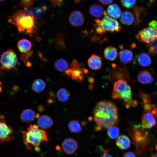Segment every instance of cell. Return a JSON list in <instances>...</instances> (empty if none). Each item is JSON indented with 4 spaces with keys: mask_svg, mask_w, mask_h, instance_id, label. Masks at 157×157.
Listing matches in <instances>:
<instances>
[{
    "mask_svg": "<svg viewBox=\"0 0 157 157\" xmlns=\"http://www.w3.org/2000/svg\"><path fill=\"white\" fill-rule=\"evenodd\" d=\"M155 116L151 113L144 111L141 118V126L144 129L151 128L155 125L156 121Z\"/></svg>",
    "mask_w": 157,
    "mask_h": 157,
    "instance_id": "8fae6325",
    "label": "cell"
},
{
    "mask_svg": "<svg viewBox=\"0 0 157 157\" xmlns=\"http://www.w3.org/2000/svg\"><path fill=\"white\" fill-rule=\"evenodd\" d=\"M107 15L110 17L117 19L119 18L121 14V10L119 6L116 4L113 3L108 6L106 10Z\"/></svg>",
    "mask_w": 157,
    "mask_h": 157,
    "instance_id": "ac0fdd59",
    "label": "cell"
},
{
    "mask_svg": "<svg viewBox=\"0 0 157 157\" xmlns=\"http://www.w3.org/2000/svg\"><path fill=\"white\" fill-rule=\"evenodd\" d=\"M131 127L128 132L136 146L135 153L138 157H143V154L145 157L144 154H147V147H149L148 145L150 143L151 136L140 124H134Z\"/></svg>",
    "mask_w": 157,
    "mask_h": 157,
    "instance_id": "3957f363",
    "label": "cell"
},
{
    "mask_svg": "<svg viewBox=\"0 0 157 157\" xmlns=\"http://www.w3.org/2000/svg\"></svg>",
    "mask_w": 157,
    "mask_h": 157,
    "instance_id": "c3c4849f",
    "label": "cell"
},
{
    "mask_svg": "<svg viewBox=\"0 0 157 157\" xmlns=\"http://www.w3.org/2000/svg\"><path fill=\"white\" fill-rule=\"evenodd\" d=\"M122 157H136L135 154L131 152H127L125 153Z\"/></svg>",
    "mask_w": 157,
    "mask_h": 157,
    "instance_id": "b9f144b4",
    "label": "cell"
},
{
    "mask_svg": "<svg viewBox=\"0 0 157 157\" xmlns=\"http://www.w3.org/2000/svg\"><path fill=\"white\" fill-rule=\"evenodd\" d=\"M68 127L70 132L73 133H80L82 130L79 122L78 120H73L70 121Z\"/></svg>",
    "mask_w": 157,
    "mask_h": 157,
    "instance_id": "f546056e",
    "label": "cell"
},
{
    "mask_svg": "<svg viewBox=\"0 0 157 157\" xmlns=\"http://www.w3.org/2000/svg\"><path fill=\"white\" fill-rule=\"evenodd\" d=\"M37 109L38 111L40 112H43L44 110V108L43 106L41 105L38 106V107Z\"/></svg>",
    "mask_w": 157,
    "mask_h": 157,
    "instance_id": "f6af8a7d",
    "label": "cell"
},
{
    "mask_svg": "<svg viewBox=\"0 0 157 157\" xmlns=\"http://www.w3.org/2000/svg\"><path fill=\"white\" fill-rule=\"evenodd\" d=\"M119 57L120 62L123 64H127L131 62L133 59V54L129 49L122 50L119 53Z\"/></svg>",
    "mask_w": 157,
    "mask_h": 157,
    "instance_id": "e0dca14e",
    "label": "cell"
},
{
    "mask_svg": "<svg viewBox=\"0 0 157 157\" xmlns=\"http://www.w3.org/2000/svg\"><path fill=\"white\" fill-rule=\"evenodd\" d=\"M8 22L16 27L19 33H24L30 37L33 36L38 29L36 17L31 12L25 9L14 13Z\"/></svg>",
    "mask_w": 157,
    "mask_h": 157,
    "instance_id": "7a4b0ae2",
    "label": "cell"
},
{
    "mask_svg": "<svg viewBox=\"0 0 157 157\" xmlns=\"http://www.w3.org/2000/svg\"><path fill=\"white\" fill-rule=\"evenodd\" d=\"M138 64L142 67H146L149 66L151 63V60L148 55L143 53L140 54L137 58Z\"/></svg>",
    "mask_w": 157,
    "mask_h": 157,
    "instance_id": "484cf974",
    "label": "cell"
},
{
    "mask_svg": "<svg viewBox=\"0 0 157 157\" xmlns=\"http://www.w3.org/2000/svg\"><path fill=\"white\" fill-rule=\"evenodd\" d=\"M149 26L157 30V21H156L152 20L149 23Z\"/></svg>",
    "mask_w": 157,
    "mask_h": 157,
    "instance_id": "60d3db41",
    "label": "cell"
},
{
    "mask_svg": "<svg viewBox=\"0 0 157 157\" xmlns=\"http://www.w3.org/2000/svg\"><path fill=\"white\" fill-rule=\"evenodd\" d=\"M136 38L139 41L149 45L157 40V30L150 26L146 27L138 31Z\"/></svg>",
    "mask_w": 157,
    "mask_h": 157,
    "instance_id": "52a82bcc",
    "label": "cell"
},
{
    "mask_svg": "<svg viewBox=\"0 0 157 157\" xmlns=\"http://www.w3.org/2000/svg\"><path fill=\"white\" fill-rule=\"evenodd\" d=\"M83 64L79 63L76 59H74L70 63L68 69L65 72V74L72 79L77 81H82L83 80L84 74L83 70L81 68Z\"/></svg>",
    "mask_w": 157,
    "mask_h": 157,
    "instance_id": "ba28073f",
    "label": "cell"
},
{
    "mask_svg": "<svg viewBox=\"0 0 157 157\" xmlns=\"http://www.w3.org/2000/svg\"><path fill=\"white\" fill-rule=\"evenodd\" d=\"M38 126L43 130L50 129L53 124L52 119L49 116L42 115L39 117L37 121Z\"/></svg>",
    "mask_w": 157,
    "mask_h": 157,
    "instance_id": "5bb4252c",
    "label": "cell"
},
{
    "mask_svg": "<svg viewBox=\"0 0 157 157\" xmlns=\"http://www.w3.org/2000/svg\"><path fill=\"white\" fill-rule=\"evenodd\" d=\"M139 95L142 100V105L151 104V100L150 94H147L141 90H140Z\"/></svg>",
    "mask_w": 157,
    "mask_h": 157,
    "instance_id": "e575fe53",
    "label": "cell"
},
{
    "mask_svg": "<svg viewBox=\"0 0 157 157\" xmlns=\"http://www.w3.org/2000/svg\"><path fill=\"white\" fill-rule=\"evenodd\" d=\"M116 144L121 150H124L128 149L131 145V141L129 138L124 135H122L117 138Z\"/></svg>",
    "mask_w": 157,
    "mask_h": 157,
    "instance_id": "44dd1931",
    "label": "cell"
},
{
    "mask_svg": "<svg viewBox=\"0 0 157 157\" xmlns=\"http://www.w3.org/2000/svg\"><path fill=\"white\" fill-rule=\"evenodd\" d=\"M144 111L149 112L152 113L156 117H157V108L155 104H151L142 105Z\"/></svg>",
    "mask_w": 157,
    "mask_h": 157,
    "instance_id": "836d02e7",
    "label": "cell"
},
{
    "mask_svg": "<svg viewBox=\"0 0 157 157\" xmlns=\"http://www.w3.org/2000/svg\"><path fill=\"white\" fill-rule=\"evenodd\" d=\"M69 65L66 60L63 58H60L56 60L53 64L55 69L58 72H65L68 69Z\"/></svg>",
    "mask_w": 157,
    "mask_h": 157,
    "instance_id": "d4e9b609",
    "label": "cell"
},
{
    "mask_svg": "<svg viewBox=\"0 0 157 157\" xmlns=\"http://www.w3.org/2000/svg\"><path fill=\"white\" fill-rule=\"evenodd\" d=\"M104 58L107 60L112 61L116 58L117 55V49L112 46L106 47L104 51Z\"/></svg>",
    "mask_w": 157,
    "mask_h": 157,
    "instance_id": "603a6c76",
    "label": "cell"
},
{
    "mask_svg": "<svg viewBox=\"0 0 157 157\" xmlns=\"http://www.w3.org/2000/svg\"><path fill=\"white\" fill-rule=\"evenodd\" d=\"M46 86L45 82L42 79L38 78L35 80L32 84V89L35 92L39 93L43 91Z\"/></svg>",
    "mask_w": 157,
    "mask_h": 157,
    "instance_id": "4316f807",
    "label": "cell"
},
{
    "mask_svg": "<svg viewBox=\"0 0 157 157\" xmlns=\"http://www.w3.org/2000/svg\"><path fill=\"white\" fill-rule=\"evenodd\" d=\"M85 19L81 11L75 10L72 12L70 15L69 22L72 25L75 27H78L82 25Z\"/></svg>",
    "mask_w": 157,
    "mask_h": 157,
    "instance_id": "4fadbf2b",
    "label": "cell"
},
{
    "mask_svg": "<svg viewBox=\"0 0 157 157\" xmlns=\"http://www.w3.org/2000/svg\"><path fill=\"white\" fill-rule=\"evenodd\" d=\"M104 15V17L101 20L98 19L95 20V25L99 26L104 33L106 31L113 32L120 31L121 27L117 20L108 16L105 10Z\"/></svg>",
    "mask_w": 157,
    "mask_h": 157,
    "instance_id": "8992f818",
    "label": "cell"
},
{
    "mask_svg": "<svg viewBox=\"0 0 157 157\" xmlns=\"http://www.w3.org/2000/svg\"><path fill=\"white\" fill-rule=\"evenodd\" d=\"M88 63L89 67L92 69L97 70L101 68L102 66L101 59L100 57L92 54L89 58Z\"/></svg>",
    "mask_w": 157,
    "mask_h": 157,
    "instance_id": "2e32d148",
    "label": "cell"
},
{
    "mask_svg": "<svg viewBox=\"0 0 157 157\" xmlns=\"http://www.w3.org/2000/svg\"><path fill=\"white\" fill-rule=\"evenodd\" d=\"M54 6H60L62 5L63 0H50Z\"/></svg>",
    "mask_w": 157,
    "mask_h": 157,
    "instance_id": "ab89813d",
    "label": "cell"
},
{
    "mask_svg": "<svg viewBox=\"0 0 157 157\" xmlns=\"http://www.w3.org/2000/svg\"><path fill=\"white\" fill-rule=\"evenodd\" d=\"M17 46L20 52L22 53L30 51L32 47L31 42L26 39L20 40L17 43Z\"/></svg>",
    "mask_w": 157,
    "mask_h": 157,
    "instance_id": "cb8c5ba5",
    "label": "cell"
},
{
    "mask_svg": "<svg viewBox=\"0 0 157 157\" xmlns=\"http://www.w3.org/2000/svg\"><path fill=\"white\" fill-rule=\"evenodd\" d=\"M62 147L64 151L71 155L74 153L78 148L77 142L72 138H67L63 142Z\"/></svg>",
    "mask_w": 157,
    "mask_h": 157,
    "instance_id": "7c38bea8",
    "label": "cell"
},
{
    "mask_svg": "<svg viewBox=\"0 0 157 157\" xmlns=\"http://www.w3.org/2000/svg\"><path fill=\"white\" fill-rule=\"evenodd\" d=\"M25 9L31 12L35 16L37 17L42 15L44 13L46 8L45 6H44L42 7L26 8Z\"/></svg>",
    "mask_w": 157,
    "mask_h": 157,
    "instance_id": "d6a6232c",
    "label": "cell"
},
{
    "mask_svg": "<svg viewBox=\"0 0 157 157\" xmlns=\"http://www.w3.org/2000/svg\"><path fill=\"white\" fill-rule=\"evenodd\" d=\"M107 132L108 137L112 139H116L119 134V128L115 126L109 127L107 129Z\"/></svg>",
    "mask_w": 157,
    "mask_h": 157,
    "instance_id": "4dcf8cb0",
    "label": "cell"
},
{
    "mask_svg": "<svg viewBox=\"0 0 157 157\" xmlns=\"http://www.w3.org/2000/svg\"><path fill=\"white\" fill-rule=\"evenodd\" d=\"M150 157H157V150L154 153H152Z\"/></svg>",
    "mask_w": 157,
    "mask_h": 157,
    "instance_id": "bcb514c9",
    "label": "cell"
},
{
    "mask_svg": "<svg viewBox=\"0 0 157 157\" xmlns=\"http://www.w3.org/2000/svg\"><path fill=\"white\" fill-rule=\"evenodd\" d=\"M138 81L143 84H150L153 83V78L149 72L147 70L140 71L137 76Z\"/></svg>",
    "mask_w": 157,
    "mask_h": 157,
    "instance_id": "9a60e30c",
    "label": "cell"
},
{
    "mask_svg": "<svg viewBox=\"0 0 157 157\" xmlns=\"http://www.w3.org/2000/svg\"><path fill=\"white\" fill-rule=\"evenodd\" d=\"M109 150H104L103 153L100 157H113L112 156L108 154Z\"/></svg>",
    "mask_w": 157,
    "mask_h": 157,
    "instance_id": "ee69618b",
    "label": "cell"
},
{
    "mask_svg": "<svg viewBox=\"0 0 157 157\" xmlns=\"http://www.w3.org/2000/svg\"><path fill=\"white\" fill-rule=\"evenodd\" d=\"M33 52L30 51L28 52L22 54L19 58V60L22 61L25 65L30 67L31 66V63L29 60L30 57L32 56Z\"/></svg>",
    "mask_w": 157,
    "mask_h": 157,
    "instance_id": "1f68e13d",
    "label": "cell"
},
{
    "mask_svg": "<svg viewBox=\"0 0 157 157\" xmlns=\"http://www.w3.org/2000/svg\"><path fill=\"white\" fill-rule=\"evenodd\" d=\"M49 94V97L47 100L48 104H50L54 103L55 100V94L52 92H50Z\"/></svg>",
    "mask_w": 157,
    "mask_h": 157,
    "instance_id": "f35d334b",
    "label": "cell"
},
{
    "mask_svg": "<svg viewBox=\"0 0 157 157\" xmlns=\"http://www.w3.org/2000/svg\"><path fill=\"white\" fill-rule=\"evenodd\" d=\"M122 6L126 8L133 7L135 4L136 0H119Z\"/></svg>",
    "mask_w": 157,
    "mask_h": 157,
    "instance_id": "d590c367",
    "label": "cell"
},
{
    "mask_svg": "<svg viewBox=\"0 0 157 157\" xmlns=\"http://www.w3.org/2000/svg\"><path fill=\"white\" fill-rule=\"evenodd\" d=\"M38 128V125H30L27 129V131L22 132L23 141L28 150L38 147L42 142L48 141L47 133Z\"/></svg>",
    "mask_w": 157,
    "mask_h": 157,
    "instance_id": "5b68a950",
    "label": "cell"
},
{
    "mask_svg": "<svg viewBox=\"0 0 157 157\" xmlns=\"http://www.w3.org/2000/svg\"><path fill=\"white\" fill-rule=\"evenodd\" d=\"M131 86L127 81L120 79L115 82L111 96L114 99L122 101L126 108L137 106L138 101L132 98Z\"/></svg>",
    "mask_w": 157,
    "mask_h": 157,
    "instance_id": "277c9868",
    "label": "cell"
},
{
    "mask_svg": "<svg viewBox=\"0 0 157 157\" xmlns=\"http://www.w3.org/2000/svg\"><path fill=\"white\" fill-rule=\"evenodd\" d=\"M36 115L34 111L31 109L27 108L24 110L20 115V118L24 123H29L35 119Z\"/></svg>",
    "mask_w": 157,
    "mask_h": 157,
    "instance_id": "d6986e66",
    "label": "cell"
},
{
    "mask_svg": "<svg viewBox=\"0 0 157 157\" xmlns=\"http://www.w3.org/2000/svg\"><path fill=\"white\" fill-rule=\"evenodd\" d=\"M56 96L58 100L62 102L67 101L70 97V93L68 90L65 88H61L58 91Z\"/></svg>",
    "mask_w": 157,
    "mask_h": 157,
    "instance_id": "83f0119b",
    "label": "cell"
},
{
    "mask_svg": "<svg viewBox=\"0 0 157 157\" xmlns=\"http://www.w3.org/2000/svg\"><path fill=\"white\" fill-rule=\"evenodd\" d=\"M64 36L62 34H58L55 38V45L56 48L58 50L62 51L66 48Z\"/></svg>",
    "mask_w": 157,
    "mask_h": 157,
    "instance_id": "f1b7e54d",
    "label": "cell"
},
{
    "mask_svg": "<svg viewBox=\"0 0 157 157\" xmlns=\"http://www.w3.org/2000/svg\"><path fill=\"white\" fill-rule=\"evenodd\" d=\"M103 5H107L111 3L113 0H98Z\"/></svg>",
    "mask_w": 157,
    "mask_h": 157,
    "instance_id": "7bdbcfd3",
    "label": "cell"
},
{
    "mask_svg": "<svg viewBox=\"0 0 157 157\" xmlns=\"http://www.w3.org/2000/svg\"><path fill=\"white\" fill-rule=\"evenodd\" d=\"M0 63L2 69L8 70L15 67L17 63V58L14 51L9 49L4 52L1 56Z\"/></svg>",
    "mask_w": 157,
    "mask_h": 157,
    "instance_id": "9c48e42d",
    "label": "cell"
},
{
    "mask_svg": "<svg viewBox=\"0 0 157 157\" xmlns=\"http://www.w3.org/2000/svg\"><path fill=\"white\" fill-rule=\"evenodd\" d=\"M154 1V0H149L150 2L151 3L153 2Z\"/></svg>",
    "mask_w": 157,
    "mask_h": 157,
    "instance_id": "7dc6e473",
    "label": "cell"
},
{
    "mask_svg": "<svg viewBox=\"0 0 157 157\" xmlns=\"http://www.w3.org/2000/svg\"><path fill=\"white\" fill-rule=\"evenodd\" d=\"M0 118V141L6 142L11 138L10 135L13 133V128L8 126L5 121Z\"/></svg>",
    "mask_w": 157,
    "mask_h": 157,
    "instance_id": "30bf717a",
    "label": "cell"
},
{
    "mask_svg": "<svg viewBox=\"0 0 157 157\" xmlns=\"http://www.w3.org/2000/svg\"><path fill=\"white\" fill-rule=\"evenodd\" d=\"M20 3L23 6L28 7L33 4L34 0H21Z\"/></svg>",
    "mask_w": 157,
    "mask_h": 157,
    "instance_id": "74e56055",
    "label": "cell"
},
{
    "mask_svg": "<svg viewBox=\"0 0 157 157\" xmlns=\"http://www.w3.org/2000/svg\"><path fill=\"white\" fill-rule=\"evenodd\" d=\"M104 8L101 5L94 4L90 7L89 13L90 15L97 18H100L104 15Z\"/></svg>",
    "mask_w": 157,
    "mask_h": 157,
    "instance_id": "7402d4cb",
    "label": "cell"
},
{
    "mask_svg": "<svg viewBox=\"0 0 157 157\" xmlns=\"http://www.w3.org/2000/svg\"><path fill=\"white\" fill-rule=\"evenodd\" d=\"M144 9L143 8H138L136 6L133 8V10L136 16L135 23V26L137 25H139V18L140 13Z\"/></svg>",
    "mask_w": 157,
    "mask_h": 157,
    "instance_id": "8d00e7d4",
    "label": "cell"
},
{
    "mask_svg": "<svg viewBox=\"0 0 157 157\" xmlns=\"http://www.w3.org/2000/svg\"><path fill=\"white\" fill-rule=\"evenodd\" d=\"M95 125L94 130L98 131L116 126L119 122L118 108L113 102L103 100L98 102L93 111Z\"/></svg>",
    "mask_w": 157,
    "mask_h": 157,
    "instance_id": "6da1fadb",
    "label": "cell"
},
{
    "mask_svg": "<svg viewBox=\"0 0 157 157\" xmlns=\"http://www.w3.org/2000/svg\"><path fill=\"white\" fill-rule=\"evenodd\" d=\"M121 23L123 24L130 26L134 22L135 19L133 14L130 11L126 10L123 11L120 17Z\"/></svg>",
    "mask_w": 157,
    "mask_h": 157,
    "instance_id": "ffe728a7",
    "label": "cell"
}]
</instances>
